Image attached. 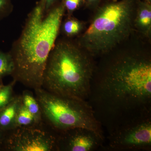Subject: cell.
I'll list each match as a JSON object with an SVG mask.
<instances>
[{"instance_id":"obj_1","label":"cell","mask_w":151,"mask_h":151,"mask_svg":"<svg viewBox=\"0 0 151 151\" xmlns=\"http://www.w3.org/2000/svg\"><path fill=\"white\" fill-rule=\"evenodd\" d=\"M150 45L135 31L95 65L87 102L110 133L150 115Z\"/></svg>"},{"instance_id":"obj_2","label":"cell","mask_w":151,"mask_h":151,"mask_svg":"<svg viewBox=\"0 0 151 151\" xmlns=\"http://www.w3.org/2000/svg\"><path fill=\"white\" fill-rule=\"evenodd\" d=\"M65 12L60 2L46 12L45 0H40L30 12L9 52L14 62L13 80L34 90L42 87L47 60L57 40Z\"/></svg>"},{"instance_id":"obj_3","label":"cell","mask_w":151,"mask_h":151,"mask_svg":"<svg viewBox=\"0 0 151 151\" xmlns=\"http://www.w3.org/2000/svg\"><path fill=\"white\" fill-rule=\"evenodd\" d=\"M95 65L94 57L76 40L57 39L47 60L42 88L87 101Z\"/></svg>"},{"instance_id":"obj_4","label":"cell","mask_w":151,"mask_h":151,"mask_svg":"<svg viewBox=\"0 0 151 151\" xmlns=\"http://www.w3.org/2000/svg\"><path fill=\"white\" fill-rule=\"evenodd\" d=\"M136 7V0H111L100 4L94 11L89 26L76 40L93 57H100L135 32Z\"/></svg>"},{"instance_id":"obj_5","label":"cell","mask_w":151,"mask_h":151,"mask_svg":"<svg viewBox=\"0 0 151 151\" xmlns=\"http://www.w3.org/2000/svg\"><path fill=\"white\" fill-rule=\"evenodd\" d=\"M44 119L59 133L76 128L92 130L103 138V129L86 100L53 94L41 88L34 89Z\"/></svg>"},{"instance_id":"obj_6","label":"cell","mask_w":151,"mask_h":151,"mask_svg":"<svg viewBox=\"0 0 151 151\" xmlns=\"http://www.w3.org/2000/svg\"><path fill=\"white\" fill-rule=\"evenodd\" d=\"M40 124L31 127H16L9 131L10 133L8 134L6 133L3 146L7 150L13 151L58 150V138L39 127Z\"/></svg>"},{"instance_id":"obj_7","label":"cell","mask_w":151,"mask_h":151,"mask_svg":"<svg viewBox=\"0 0 151 151\" xmlns=\"http://www.w3.org/2000/svg\"><path fill=\"white\" fill-rule=\"evenodd\" d=\"M109 145L119 150H147L151 147V116L121 125L110 133Z\"/></svg>"},{"instance_id":"obj_8","label":"cell","mask_w":151,"mask_h":151,"mask_svg":"<svg viewBox=\"0 0 151 151\" xmlns=\"http://www.w3.org/2000/svg\"><path fill=\"white\" fill-rule=\"evenodd\" d=\"M58 150L69 151H90L102 145L104 138L96 132L84 128H76L60 133Z\"/></svg>"},{"instance_id":"obj_9","label":"cell","mask_w":151,"mask_h":151,"mask_svg":"<svg viewBox=\"0 0 151 151\" xmlns=\"http://www.w3.org/2000/svg\"><path fill=\"white\" fill-rule=\"evenodd\" d=\"M136 14L134 20L135 31L145 38L151 39V4L136 0Z\"/></svg>"},{"instance_id":"obj_10","label":"cell","mask_w":151,"mask_h":151,"mask_svg":"<svg viewBox=\"0 0 151 151\" xmlns=\"http://www.w3.org/2000/svg\"><path fill=\"white\" fill-rule=\"evenodd\" d=\"M21 103V96L15 97L6 106L0 110V129L7 132L16 127V118Z\"/></svg>"},{"instance_id":"obj_11","label":"cell","mask_w":151,"mask_h":151,"mask_svg":"<svg viewBox=\"0 0 151 151\" xmlns=\"http://www.w3.org/2000/svg\"><path fill=\"white\" fill-rule=\"evenodd\" d=\"M86 23L71 16H67L61 22L60 32L64 37L73 39L77 37L84 31Z\"/></svg>"},{"instance_id":"obj_12","label":"cell","mask_w":151,"mask_h":151,"mask_svg":"<svg viewBox=\"0 0 151 151\" xmlns=\"http://www.w3.org/2000/svg\"><path fill=\"white\" fill-rule=\"evenodd\" d=\"M21 97L22 103L32 114L37 124H41L42 117L40 106L32 92L25 90L23 92Z\"/></svg>"},{"instance_id":"obj_13","label":"cell","mask_w":151,"mask_h":151,"mask_svg":"<svg viewBox=\"0 0 151 151\" xmlns=\"http://www.w3.org/2000/svg\"><path fill=\"white\" fill-rule=\"evenodd\" d=\"M38 124H37L34 116L23 104L21 100L16 118V127H31Z\"/></svg>"},{"instance_id":"obj_14","label":"cell","mask_w":151,"mask_h":151,"mask_svg":"<svg viewBox=\"0 0 151 151\" xmlns=\"http://www.w3.org/2000/svg\"><path fill=\"white\" fill-rule=\"evenodd\" d=\"M14 68L13 60L9 52L0 51V78L12 75Z\"/></svg>"},{"instance_id":"obj_15","label":"cell","mask_w":151,"mask_h":151,"mask_svg":"<svg viewBox=\"0 0 151 151\" xmlns=\"http://www.w3.org/2000/svg\"><path fill=\"white\" fill-rule=\"evenodd\" d=\"M16 82L13 80L10 84L3 85L0 88V110L6 106L15 97L13 88Z\"/></svg>"},{"instance_id":"obj_16","label":"cell","mask_w":151,"mask_h":151,"mask_svg":"<svg viewBox=\"0 0 151 151\" xmlns=\"http://www.w3.org/2000/svg\"><path fill=\"white\" fill-rule=\"evenodd\" d=\"M67 16H73V13L84 5V0H61Z\"/></svg>"},{"instance_id":"obj_17","label":"cell","mask_w":151,"mask_h":151,"mask_svg":"<svg viewBox=\"0 0 151 151\" xmlns=\"http://www.w3.org/2000/svg\"><path fill=\"white\" fill-rule=\"evenodd\" d=\"M12 10V0H0V19L7 16Z\"/></svg>"},{"instance_id":"obj_18","label":"cell","mask_w":151,"mask_h":151,"mask_svg":"<svg viewBox=\"0 0 151 151\" xmlns=\"http://www.w3.org/2000/svg\"><path fill=\"white\" fill-rule=\"evenodd\" d=\"M102 0H84V6L86 8L94 11L101 4Z\"/></svg>"},{"instance_id":"obj_19","label":"cell","mask_w":151,"mask_h":151,"mask_svg":"<svg viewBox=\"0 0 151 151\" xmlns=\"http://www.w3.org/2000/svg\"><path fill=\"white\" fill-rule=\"evenodd\" d=\"M58 1L59 0H45V11L46 12L58 2Z\"/></svg>"},{"instance_id":"obj_20","label":"cell","mask_w":151,"mask_h":151,"mask_svg":"<svg viewBox=\"0 0 151 151\" xmlns=\"http://www.w3.org/2000/svg\"><path fill=\"white\" fill-rule=\"evenodd\" d=\"M6 133L7 132L0 129V147L4 145Z\"/></svg>"},{"instance_id":"obj_21","label":"cell","mask_w":151,"mask_h":151,"mask_svg":"<svg viewBox=\"0 0 151 151\" xmlns=\"http://www.w3.org/2000/svg\"><path fill=\"white\" fill-rule=\"evenodd\" d=\"M142 1L146 2L149 3V4H151V0H142Z\"/></svg>"},{"instance_id":"obj_22","label":"cell","mask_w":151,"mask_h":151,"mask_svg":"<svg viewBox=\"0 0 151 151\" xmlns=\"http://www.w3.org/2000/svg\"><path fill=\"white\" fill-rule=\"evenodd\" d=\"M3 85L2 82V78H0V88Z\"/></svg>"}]
</instances>
